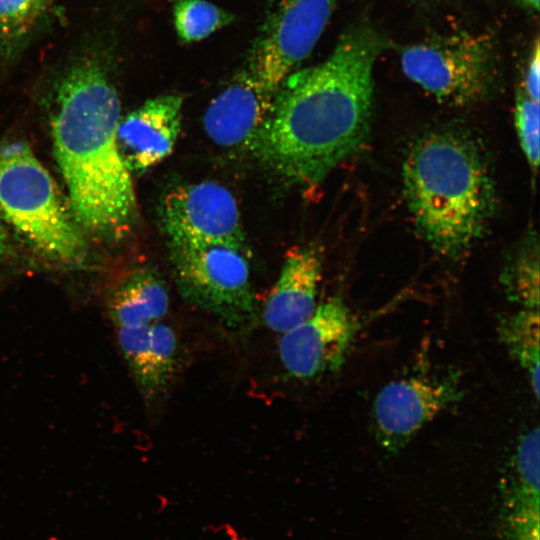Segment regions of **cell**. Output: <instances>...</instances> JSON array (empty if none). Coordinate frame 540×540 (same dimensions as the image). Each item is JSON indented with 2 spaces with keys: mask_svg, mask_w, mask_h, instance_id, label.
I'll list each match as a JSON object with an SVG mask.
<instances>
[{
  "mask_svg": "<svg viewBox=\"0 0 540 540\" xmlns=\"http://www.w3.org/2000/svg\"><path fill=\"white\" fill-rule=\"evenodd\" d=\"M539 310L521 309L502 318L498 331L502 344L525 371L535 399H539Z\"/></svg>",
  "mask_w": 540,
  "mask_h": 540,
  "instance_id": "e0dca14e",
  "label": "cell"
},
{
  "mask_svg": "<svg viewBox=\"0 0 540 540\" xmlns=\"http://www.w3.org/2000/svg\"><path fill=\"white\" fill-rule=\"evenodd\" d=\"M277 92L244 68L206 109V134L225 149L252 151Z\"/></svg>",
  "mask_w": 540,
  "mask_h": 540,
  "instance_id": "8fae6325",
  "label": "cell"
},
{
  "mask_svg": "<svg viewBox=\"0 0 540 540\" xmlns=\"http://www.w3.org/2000/svg\"><path fill=\"white\" fill-rule=\"evenodd\" d=\"M169 304L166 283L151 268H140L127 274L112 288L106 301L114 329L163 320Z\"/></svg>",
  "mask_w": 540,
  "mask_h": 540,
  "instance_id": "9a60e30c",
  "label": "cell"
},
{
  "mask_svg": "<svg viewBox=\"0 0 540 540\" xmlns=\"http://www.w3.org/2000/svg\"><path fill=\"white\" fill-rule=\"evenodd\" d=\"M403 184L417 231L446 257L467 252L495 212V184L484 151L459 129L431 130L416 139L405 156Z\"/></svg>",
  "mask_w": 540,
  "mask_h": 540,
  "instance_id": "3957f363",
  "label": "cell"
},
{
  "mask_svg": "<svg viewBox=\"0 0 540 540\" xmlns=\"http://www.w3.org/2000/svg\"><path fill=\"white\" fill-rule=\"evenodd\" d=\"M56 0H0V52L12 50Z\"/></svg>",
  "mask_w": 540,
  "mask_h": 540,
  "instance_id": "ffe728a7",
  "label": "cell"
},
{
  "mask_svg": "<svg viewBox=\"0 0 540 540\" xmlns=\"http://www.w3.org/2000/svg\"><path fill=\"white\" fill-rule=\"evenodd\" d=\"M339 0H268L245 69L278 91L312 52Z\"/></svg>",
  "mask_w": 540,
  "mask_h": 540,
  "instance_id": "52a82bcc",
  "label": "cell"
},
{
  "mask_svg": "<svg viewBox=\"0 0 540 540\" xmlns=\"http://www.w3.org/2000/svg\"><path fill=\"white\" fill-rule=\"evenodd\" d=\"M358 328L343 299L331 298L317 305L307 320L282 333L280 362L288 375L299 380L335 372L343 364Z\"/></svg>",
  "mask_w": 540,
  "mask_h": 540,
  "instance_id": "9c48e42d",
  "label": "cell"
},
{
  "mask_svg": "<svg viewBox=\"0 0 540 540\" xmlns=\"http://www.w3.org/2000/svg\"><path fill=\"white\" fill-rule=\"evenodd\" d=\"M183 103L180 94L160 95L119 120L117 145L131 174L147 171L172 153L181 131Z\"/></svg>",
  "mask_w": 540,
  "mask_h": 540,
  "instance_id": "7c38bea8",
  "label": "cell"
},
{
  "mask_svg": "<svg viewBox=\"0 0 540 540\" xmlns=\"http://www.w3.org/2000/svg\"><path fill=\"white\" fill-rule=\"evenodd\" d=\"M510 519L511 540H539V428L518 441Z\"/></svg>",
  "mask_w": 540,
  "mask_h": 540,
  "instance_id": "2e32d148",
  "label": "cell"
},
{
  "mask_svg": "<svg viewBox=\"0 0 540 540\" xmlns=\"http://www.w3.org/2000/svg\"><path fill=\"white\" fill-rule=\"evenodd\" d=\"M0 216L46 259L73 267L86 261L88 246L81 225L23 141L0 144Z\"/></svg>",
  "mask_w": 540,
  "mask_h": 540,
  "instance_id": "277c9868",
  "label": "cell"
},
{
  "mask_svg": "<svg viewBox=\"0 0 540 540\" xmlns=\"http://www.w3.org/2000/svg\"><path fill=\"white\" fill-rule=\"evenodd\" d=\"M526 6L532 8L533 10H538L539 0H521Z\"/></svg>",
  "mask_w": 540,
  "mask_h": 540,
  "instance_id": "cb8c5ba5",
  "label": "cell"
},
{
  "mask_svg": "<svg viewBox=\"0 0 540 540\" xmlns=\"http://www.w3.org/2000/svg\"><path fill=\"white\" fill-rule=\"evenodd\" d=\"M321 277L322 261L315 247L290 249L263 309L265 325L282 334L307 320L317 307Z\"/></svg>",
  "mask_w": 540,
  "mask_h": 540,
  "instance_id": "5bb4252c",
  "label": "cell"
},
{
  "mask_svg": "<svg viewBox=\"0 0 540 540\" xmlns=\"http://www.w3.org/2000/svg\"><path fill=\"white\" fill-rule=\"evenodd\" d=\"M383 48L372 27L359 25L340 37L322 63L290 73L252 152L292 183L323 181L368 138L373 68Z\"/></svg>",
  "mask_w": 540,
  "mask_h": 540,
  "instance_id": "6da1fadb",
  "label": "cell"
},
{
  "mask_svg": "<svg viewBox=\"0 0 540 540\" xmlns=\"http://www.w3.org/2000/svg\"><path fill=\"white\" fill-rule=\"evenodd\" d=\"M120 101L99 58L69 65L53 92V149L82 228L108 239L122 237L137 220L131 173L118 149Z\"/></svg>",
  "mask_w": 540,
  "mask_h": 540,
  "instance_id": "7a4b0ae2",
  "label": "cell"
},
{
  "mask_svg": "<svg viewBox=\"0 0 540 540\" xmlns=\"http://www.w3.org/2000/svg\"><path fill=\"white\" fill-rule=\"evenodd\" d=\"M539 102L519 91L515 105V126L518 139L530 167L536 171L539 164Z\"/></svg>",
  "mask_w": 540,
  "mask_h": 540,
  "instance_id": "44dd1931",
  "label": "cell"
},
{
  "mask_svg": "<svg viewBox=\"0 0 540 540\" xmlns=\"http://www.w3.org/2000/svg\"><path fill=\"white\" fill-rule=\"evenodd\" d=\"M400 63L408 79L450 106L483 101L497 81L495 51L486 35H437L403 48Z\"/></svg>",
  "mask_w": 540,
  "mask_h": 540,
  "instance_id": "8992f818",
  "label": "cell"
},
{
  "mask_svg": "<svg viewBox=\"0 0 540 540\" xmlns=\"http://www.w3.org/2000/svg\"><path fill=\"white\" fill-rule=\"evenodd\" d=\"M118 346L141 394L147 400L164 395L180 367V345L163 320L116 328Z\"/></svg>",
  "mask_w": 540,
  "mask_h": 540,
  "instance_id": "4fadbf2b",
  "label": "cell"
},
{
  "mask_svg": "<svg viewBox=\"0 0 540 540\" xmlns=\"http://www.w3.org/2000/svg\"><path fill=\"white\" fill-rule=\"evenodd\" d=\"M173 277L182 297L230 329L256 317L247 246L168 243Z\"/></svg>",
  "mask_w": 540,
  "mask_h": 540,
  "instance_id": "5b68a950",
  "label": "cell"
},
{
  "mask_svg": "<svg viewBox=\"0 0 540 540\" xmlns=\"http://www.w3.org/2000/svg\"><path fill=\"white\" fill-rule=\"evenodd\" d=\"M8 250L6 233L0 220V257L4 256Z\"/></svg>",
  "mask_w": 540,
  "mask_h": 540,
  "instance_id": "603a6c76",
  "label": "cell"
},
{
  "mask_svg": "<svg viewBox=\"0 0 540 540\" xmlns=\"http://www.w3.org/2000/svg\"><path fill=\"white\" fill-rule=\"evenodd\" d=\"M458 383L452 378L409 377L390 382L373 404L375 433L380 445L397 451L426 424L458 401Z\"/></svg>",
  "mask_w": 540,
  "mask_h": 540,
  "instance_id": "30bf717a",
  "label": "cell"
},
{
  "mask_svg": "<svg viewBox=\"0 0 540 540\" xmlns=\"http://www.w3.org/2000/svg\"><path fill=\"white\" fill-rule=\"evenodd\" d=\"M540 55L539 41L536 40L527 61L524 72L522 92L535 102H539L540 96Z\"/></svg>",
  "mask_w": 540,
  "mask_h": 540,
  "instance_id": "7402d4cb",
  "label": "cell"
},
{
  "mask_svg": "<svg viewBox=\"0 0 540 540\" xmlns=\"http://www.w3.org/2000/svg\"><path fill=\"white\" fill-rule=\"evenodd\" d=\"M179 40L192 43L207 38L233 22L234 16L207 0H168Z\"/></svg>",
  "mask_w": 540,
  "mask_h": 540,
  "instance_id": "d6986e66",
  "label": "cell"
},
{
  "mask_svg": "<svg viewBox=\"0 0 540 540\" xmlns=\"http://www.w3.org/2000/svg\"><path fill=\"white\" fill-rule=\"evenodd\" d=\"M158 213L167 243L246 246L237 202L220 183L175 186L164 194Z\"/></svg>",
  "mask_w": 540,
  "mask_h": 540,
  "instance_id": "ba28073f",
  "label": "cell"
},
{
  "mask_svg": "<svg viewBox=\"0 0 540 540\" xmlns=\"http://www.w3.org/2000/svg\"><path fill=\"white\" fill-rule=\"evenodd\" d=\"M539 249L532 233L507 263L501 281L508 298L524 309L539 310Z\"/></svg>",
  "mask_w": 540,
  "mask_h": 540,
  "instance_id": "ac0fdd59",
  "label": "cell"
}]
</instances>
